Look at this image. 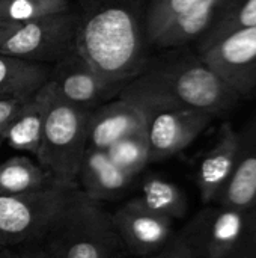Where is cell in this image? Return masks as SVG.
I'll return each mask as SVG.
<instances>
[{
    "instance_id": "obj_1",
    "label": "cell",
    "mask_w": 256,
    "mask_h": 258,
    "mask_svg": "<svg viewBox=\"0 0 256 258\" xmlns=\"http://www.w3.org/2000/svg\"><path fill=\"white\" fill-rule=\"evenodd\" d=\"M148 5L149 0H78L77 50L106 80L125 83L145 68Z\"/></svg>"
},
{
    "instance_id": "obj_2",
    "label": "cell",
    "mask_w": 256,
    "mask_h": 258,
    "mask_svg": "<svg viewBox=\"0 0 256 258\" xmlns=\"http://www.w3.org/2000/svg\"><path fill=\"white\" fill-rule=\"evenodd\" d=\"M167 50L172 51L166 56L148 59L136 77L180 104L214 118H223L238 106V94L198 51L187 47Z\"/></svg>"
},
{
    "instance_id": "obj_3",
    "label": "cell",
    "mask_w": 256,
    "mask_h": 258,
    "mask_svg": "<svg viewBox=\"0 0 256 258\" xmlns=\"http://www.w3.org/2000/svg\"><path fill=\"white\" fill-rule=\"evenodd\" d=\"M118 97L136 104L143 113L151 163L184 151L216 119L210 113L180 104L137 77L125 82Z\"/></svg>"
},
{
    "instance_id": "obj_4",
    "label": "cell",
    "mask_w": 256,
    "mask_h": 258,
    "mask_svg": "<svg viewBox=\"0 0 256 258\" xmlns=\"http://www.w3.org/2000/svg\"><path fill=\"white\" fill-rule=\"evenodd\" d=\"M42 89L47 109L41 148L36 154L38 163L56 183L78 187L77 177L88 150V121L92 110L65 101L50 80Z\"/></svg>"
},
{
    "instance_id": "obj_5",
    "label": "cell",
    "mask_w": 256,
    "mask_h": 258,
    "mask_svg": "<svg viewBox=\"0 0 256 258\" xmlns=\"http://www.w3.org/2000/svg\"><path fill=\"white\" fill-rule=\"evenodd\" d=\"M41 245L51 258H112L121 248L112 213L81 190Z\"/></svg>"
},
{
    "instance_id": "obj_6",
    "label": "cell",
    "mask_w": 256,
    "mask_h": 258,
    "mask_svg": "<svg viewBox=\"0 0 256 258\" xmlns=\"http://www.w3.org/2000/svg\"><path fill=\"white\" fill-rule=\"evenodd\" d=\"M78 195V187L63 184L30 194L0 195V249L41 245L59 216Z\"/></svg>"
},
{
    "instance_id": "obj_7",
    "label": "cell",
    "mask_w": 256,
    "mask_h": 258,
    "mask_svg": "<svg viewBox=\"0 0 256 258\" xmlns=\"http://www.w3.org/2000/svg\"><path fill=\"white\" fill-rule=\"evenodd\" d=\"M77 14L69 11L39 20L0 24V54L53 65L77 48Z\"/></svg>"
},
{
    "instance_id": "obj_8",
    "label": "cell",
    "mask_w": 256,
    "mask_h": 258,
    "mask_svg": "<svg viewBox=\"0 0 256 258\" xmlns=\"http://www.w3.org/2000/svg\"><path fill=\"white\" fill-rule=\"evenodd\" d=\"M249 210L208 204L178 233L193 258H244Z\"/></svg>"
},
{
    "instance_id": "obj_9",
    "label": "cell",
    "mask_w": 256,
    "mask_h": 258,
    "mask_svg": "<svg viewBox=\"0 0 256 258\" xmlns=\"http://www.w3.org/2000/svg\"><path fill=\"white\" fill-rule=\"evenodd\" d=\"M196 51L229 83L241 100L255 92L256 26L232 30L210 44L196 47Z\"/></svg>"
},
{
    "instance_id": "obj_10",
    "label": "cell",
    "mask_w": 256,
    "mask_h": 258,
    "mask_svg": "<svg viewBox=\"0 0 256 258\" xmlns=\"http://www.w3.org/2000/svg\"><path fill=\"white\" fill-rule=\"evenodd\" d=\"M48 80L65 101L89 112L118 97L124 86V83L109 82L98 74L77 48L50 67Z\"/></svg>"
},
{
    "instance_id": "obj_11",
    "label": "cell",
    "mask_w": 256,
    "mask_h": 258,
    "mask_svg": "<svg viewBox=\"0 0 256 258\" xmlns=\"http://www.w3.org/2000/svg\"><path fill=\"white\" fill-rule=\"evenodd\" d=\"M112 224L121 245L137 257L154 255L175 236L172 219L152 215L131 203L112 213Z\"/></svg>"
},
{
    "instance_id": "obj_12",
    "label": "cell",
    "mask_w": 256,
    "mask_h": 258,
    "mask_svg": "<svg viewBox=\"0 0 256 258\" xmlns=\"http://www.w3.org/2000/svg\"><path fill=\"white\" fill-rule=\"evenodd\" d=\"M240 133L229 121H223L214 144L202 154L196 168V186L201 201L214 204L229 183L238 159Z\"/></svg>"
},
{
    "instance_id": "obj_13",
    "label": "cell",
    "mask_w": 256,
    "mask_h": 258,
    "mask_svg": "<svg viewBox=\"0 0 256 258\" xmlns=\"http://www.w3.org/2000/svg\"><path fill=\"white\" fill-rule=\"evenodd\" d=\"M146 128L142 110L124 100H110L95 107L88 121V147L107 150L119 139Z\"/></svg>"
},
{
    "instance_id": "obj_14",
    "label": "cell",
    "mask_w": 256,
    "mask_h": 258,
    "mask_svg": "<svg viewBox=\"0 0 256 258\" xmlns=\"http://www.w3.org/2000/svg\"><path fill=\"white\" fill-rule=\"evenodd\" d=\"M134 177L119 169L106 150H86L77 177L78 189L94 201H113L122 197Z\"/></svg>"
},
{
    "instance_id": "obj_15",
    "label": "cell",
    "mask_w": 256,
    "mask_h": 258,
    "mask_svg": "<svg viewBox=\"0 0 256 258\" xmlns=\"http://www.w3.org/2000/svg\"><path fill=\"white\" fill-rule=\"evenodd\" d=\"M235 171L214 204L250 210L256 206V115L240 130Z\"/></svg>"
},
{
    "instance_id": "obj_16",
    "label": "cell",
    "mask_w": 256,
    "mask_h": 258,
    "mask_svg": "<svg viewBox=\"0 0 256 258\" xmlns=\"http://www.w3.org/2000/svg\"><path fill=\"white\" fill-rule=\"evenodd\" d=\"M232 0H196L163 30L154 42L157 48H178L198 42L222 18Z\"/></svg>"
},
{
    "instance_id": "obj_17",
    "label": "cell",
    "mask_w": 256,
    "mask_h": 258,
    "mask_svg": "<svg viewBox=\"0 0 256 258\" xmlns=\"http://www.w3.org/2000/svg\"><path fill=\"white\" fill-rule=\"evenodd\" d=\"M45 109V94L41 88L38 92L26 100L23 107L3 130V142H6L11 148L17 151H26L36 157L42 141Z\"/></svg>"
},
{
    "instance_id": "obj_18",
    "label": "cell",
    "mask_w": 256,
    "mask_h": 258,
    "mask_svg": "<svg viewBox=\"0 0 256 258\" xmlns=\"http://www.w3.org/2000/svg\"><path fill=\"white\" fill-rule=\"evenodd\" d=\"M128 203L172 221L184 218L189 209V200L183 189L174 181L158 175L145 177L139 194Z\"/></svg>"
},
{
    "instance_id": "obj_19",
    "label": "cell",
    "mask_w": 256,
    "mask_h": 258,
    "mask_svg": "<svg viewBox=\"0 0 256 258\" xmlns=\"http://www.w3.org/2000/svg\"><path fill=\"white\" fill-rule=\"evenodd\" d=\"M50 67L0 54V98L30 97L48 80Z\"/></svg>"
},
{
    "instance_id": "obj_20",
    "label": "cell",
    "mask_w": 256,
    "mask_h": 258,
    "mask_svg": "<svg viewBox=\"0 0 256 258\" xmlns=\"http://www.w3.org/2000/svg\"><path fill=\"white\" fill-rule=\"evenodd\" d=\"M59 184L30 157L14 156L0 163V195L30 194Z\"/></svg>"
},
{
    "instance_id": "obj_21",
    "label": "cell",
    "mask_w": 256,
    "mask_h": 258,
    "mask_svg": "<svg viewBox=\"0 0 256 258\" xmlns=\"http://www.w3.org/2000/svg\"><path fill=\"white\" fill-rule=\"evenodd\" d=\"M106 151L110 160L119 169H122L134 178L151 163L146 128H142L119 139Z\"/></svg>"
},
{
    "instance_id": "obj_22",
    "label": "cell",
    "mask_w": 256,
    "mask_h": 258,
    "mask_svg": "<svg viewBox=\"0 0 256 258\" xmlns=\"http://www.w3.org/2000/svg\"><path fill=\"white\" fill-rule=\"evenodd\" d=\"M69 11V0H0V24L26 23Z\"/></svg>"
},
{
    "instance_id": "obj_23",
    "label": "cell",
    "mask_w": 256,
    "mask_h": 258,
    "mask_svg": "<svg viewBox=\"0 0 256 258\" xmlns=\"http://www.w3.org/2000/svg\"><path fill=\"white\" fill-rule=\"evenodd\" d=\"M250 26H256V0H232L222 18L196 42V47L210 44L232 30Z\"/></svg>"
},
{
    "instance_id": "obj_24",
    "label": "cell",
    "mask_w": 256,
    "mask_h": 258,
    "mask_svg": "<svg viewBox=\"0 0 256 258\" xmlns=\"http://www.w3.org/2000/svg\"><path fill=\"white\" fill-rule=\"evenodd\" d=\"M195 2L196 0H149L146 12L148 44L154 45L169 23Z\"/></svg>"
},
{
    "instance_id": "obj_25",
    "label": "cell",
    "mask_w": 256,
    "mask_h": 258,
    "mask_svg": "<svg viewBox=\"0 0 256 258\" xmlns=\"http://www.w3.org/2000/svg\"><path fill=\"white\" fill-rule=\"evenodd\" d=\"M32 97V95H30ZM29 97H9V98H0V136L3 130L8 127V124L14 119V116L18 113V110L23 107Z\"/></svg>"
},
{
    "instance_id": "obj_26",
    "label": "cell",
    "mask_w": 256,
    "mask_h": 258,
    "mask_svg": "<svg viewBox=\"0 0 256 258\" xmlns=\"http://www.w3.org/2000/svg\"><path fill=\"white\" fill-rule=\"evenodd\" d=\"M152 258H193V255L187 248L186 242L183 240V237L178 233H175L172 240L158 252H155Z\"/></svg>"
},
{
    "instance_id": "obj_27",
    "label": "cell",
    "mask_w": 256,
    "mask_h": 258,
    "mask_svg": "<svg viewBox=\"0 0 256 258\" xmlns=\"http://www.w3.org/2000/svg\"><path fill=\"white\" fill-rule=\"evenodd\" d=\"M0 258H47L42 245H21L0 249Z\"/></svg>"
},
{
    "instance_id": "obj_28",
    "label": "cell",
    "mask_w": 256,
    "mask_h": 258,
    "mask_svg": "<svg viewBox=\"0 0 256 258\" xmlns=\"http://www.w3.org/2000/svg\"><path fill=\"white\" fill-rule=\"evenodd\" d=\"M244 258H256V206L249 210V227H247Z\"/></svg>"
},
{
    "instance_id": "obj_29",
    "label": "cell",
    "mask_w": 256,
    "mask_h": 258,
    "mask_svg": "<svg viewBox=\"0 0 256 258\" xmlns=\"http://www.w3.org/2000/svg\"><path fill=\"white\" fill-rule=\"evenodd\" d=\"M112 258H127V257H125V255H122V252H121V251H116V252L112 255Z\"/></svg>"
},
{
    "instance_id": "obj_30",
    "label": "cell",
    "mask_w": 256,
    "mask_h": 258,
    "mask_svg": "<svg viewBox=\"0 0 256 258\" xmlns=\"http://www.w3.org/2000/svg\"><path fill=\"white\" fill-rule=\"evenodd\" d=\"M2 144H3V139H2V136H0V147H2Z\"/></svg>"
},
{
    "instance_id": "obj_31",
    "label": "cell",
    "mask_w": 256,
    "mask_h": 258,
    "mask_svg": "<svg viewBox=\"0 0 256 258\" xmlns=\"http://www.w3.org/2000/svg\"><path fill=\"white\" fill-rule=\"evenodd\" d=\"M47 258H51V257H50V255H48V254H47Z\"/></svg>"
}]
</instances>
